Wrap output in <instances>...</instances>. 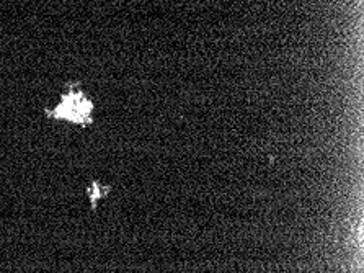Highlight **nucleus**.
<instances>
[{
	"mask_svg": "<svg viewBox=\"0 0 364 273\" xmlns=\"http://www.w3.org/2000/svg\"><path fill=\"white\" fill-rule=\"evenodd\" d=\"M91 110H93V103L82 92V89L69 85L66 93L61 96V101L48 111V115L56 119H66L74 124H87L91 121Z\"/></svg>",
	"mask_w": 364,
	"mask_h": 273,
	"instance_id": "nucleus-1",
	"label": "nucleus"
},
{
	"mask_svg": "<svg viewBox=\"0 0 364 273\" xmlns=\"http://www.w3.org/2000/svg\"><path fill=\"white\" fill-rule=\"evenodd\" d=\"M89 196H90V201H91V206H96L98 204V201H100V198H103V196H106L108 195V191H109V188L108 186H103V185H100V183H91V186H89Z\"/></svg>",
	"mask_w": 364,
	"mask_h": 273,
	"instance_id": "nucleus-2",
	"label": "nucleus"
}]
</instances>
